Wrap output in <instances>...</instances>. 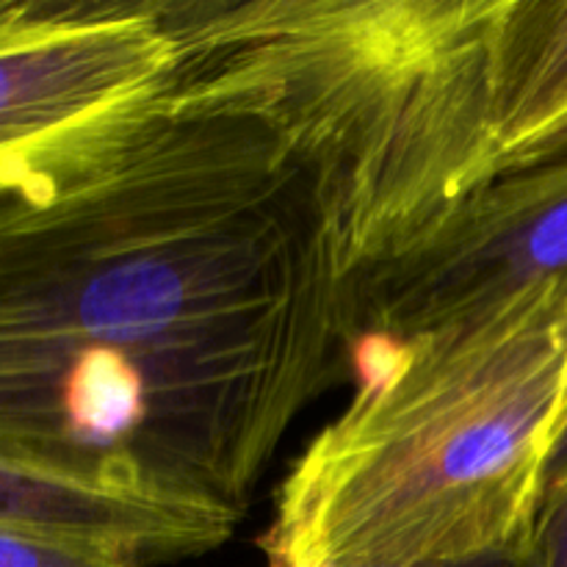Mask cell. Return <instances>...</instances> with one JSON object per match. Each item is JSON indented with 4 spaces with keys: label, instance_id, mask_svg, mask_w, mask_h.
Returning a JSON list of instances; mask_svg holds the SVG:
<instances>
[{
    "label": "cell",
    "instance_id": "2",
    "mask_svg": "<svg viewBox=\"0 0 567 567\" xmlns=\"http://www.w3.org/2000/svg\"><path fill=\"white\" fill-rule=\"evenodd\" d=\"M504 0H172L166 103L258 127L308 188L343 286L502 175Z\"/></svg>",
    "mask_w": 567,
    "mask_h": 567
},
{
    "label": "cell",
    "instance_id": "6",
    "mask_svg": "<svg viewBox=\"0 0 567 567\" xmlns=\"http://www.w3.org/2000/svg\"><path fill=\"white\" fill-rule=\"evenodd\" d=\"M241 515L138 482L75 480L0 463V526L125 554L138 567L225 546Z\"/></svg>",
    "mask_w": 567,
    "mask_h": 567
},
{
    "label": "cell",
    "instance_id": "9",
    "mask_svg": "<svg viewBox=\"0 0 567 567\" xmlns=\"http://www.w3.org/2000/svg\"><path fill=\"white\" fill-rule=\"evenodd\" d=\"M540 567H567V465L551 476L535 535Z\"/></svg>",
    "mask_w": 567,
    "mask_h": 567
},
{
    "label": "cell",
    "instance_id": "1",
    "mask_svg": "<svg viewBox=\"0 0 567 567\" xmlns=\"http://www.w3.org/2000/svg\"><path fill=\"white\" fill-rule=\"evenodd\" d=\"M352 352L302 177L258 127L161 97L0 192V463L244 515Z\"/></svg>",
    "mask_w": 567,
    "mask_h": 567
},
{
    "label": "cell",
    "instance_id": "5",
    "mask_svg": "<svg viewBox=\"0 0 567 567\" xmlns=\"http://www.w3.org/2000/svg\"><path fill=\"white\" fill-rule=\"evenodd\" d=\"M540 288H567V150L498 175L419 249L349 282V332L404 343Z\"/></svg>",
    "mask_w": 567,
    "mask_h": 567
},
{
    "label": "cell",
    "instance_id": "7",
    "mask_svg": "<svg viewBox=\"0 0 567 567\" xmlns=\"http://www.w3.org/2000/svg\"><path fill=\"white\" fill-rule=\"evenodd\" d=\"M496 147L502 175L567 150V0H504Z\"/></svg>",
    "mask_w": 567,
    "mask_h": 567
},
{
    "label": "cell",
    "instance_id": "11",
    "mask_svg": "<svg viewBox=\"0 0 567 567\" xmlns=\"http://www.w3.org/2000/svg\"><path fill=\"white\" fill-rule=\"evenodd\" d=\"M567 465V435H565V441H563V446H559V454H557V460H554V468H551V476L557 474L559 468H565ZM551 482V480H548Z\"/></svg>",
    "mask_w": 567,
    "mask_h": 567
},
{
    "label": "cell",
    "instance_id": "8",
    "mask_svg": "<svg viewBox=\"0 0 567 567\" xmlns=\"http://www.w3.org/2000/svg\"><path fill=\"white\" fill-rule=\"evenodd\" d=\"M0 567H138L125 554L0 526Z\"/></svg>",
    "mask_w": 567,
    "mask_h": 567
},
{
    "label": "cell",
    "instance_id": "4",
    "mask_svg": "<svg viewBox=\"0 0 567 567\" xmlns=\"http://www.w3.org/2000/svg\"><path fill=\"white\" fill-rule=\"evenodd\" d=\"M155 0H0V192L55 175L169 89Z\"/></svg>",
    "mask_w": 567,
    "mask_h": 567
},
{
    "label": "cell",
    "instance_id": "3",
    "mask_svg": "<svg viewBox=\"0 0 567 567\" xmlns=\"http://www.w3.org/2000/svg\"><path fill=\"white\" fill-rule=\"evenodd\" d=\"M352 354L358 391L282 480L266 567L532 557L567 435V288Z\"/></svg>",
    "mask_w": 567,
    "mask_h": 567
},
{
    "label": "cell",
    "instance_id": "10",
    "mask_svg": "<svg viewBox=\"0 0 567 567\" xmlns=\"http://www.w3.org/2000/svg\"><path fill=\"white\" fill-rule=\"evenodd\" d=\"M460 567H540V563H537V557L532 554V557H524V559H496V563H476V565H460Z\"/></svg>",
    "mask_w": 567,
    "mask_h": 567
}]
</instances>
